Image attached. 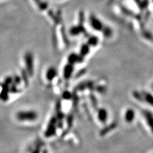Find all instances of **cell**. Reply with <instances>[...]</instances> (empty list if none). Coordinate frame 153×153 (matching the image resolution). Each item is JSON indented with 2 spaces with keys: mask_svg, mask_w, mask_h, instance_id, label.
<instances>
[{
  "mask_svg": "<svg viewBox=\"0 0 153 153\" xmlns=\"http://www.w3.org/2000/svg\"><path fill=\"white\" fill-rule=\"evenodd\" d=\"M107 112L105 109H100L98 112V118L102 122H105L107 118Z\"/></svg>",
  "mask_w": 153,
  "mask_h": 153,
  "instance_id": "3957f363",
  "label": "cell"
},
{
  "mask_svg": "<svg viewBox=\"0 0 153 153\" xmlns=\"http://www.w3.org/2000/svg\"><path fill=\"white\" fill-rule=\"evenodd\" d=\"M135 118V112L132 109H128L125 113V119L128 123H131L134 120Z\"/></svg>",
  "mask_w": 153,
  "mask_h": 153,
  "instance_id": "7a4b0ae2",
  "label": "cell"
},
{
  "mask_svg": "<svg viewBox=\"0 0 153 153\" xmlns=\"http://www.w3.org/2000/svg\"><path fill=\"white\" fill-rule=\"evenodd\" d=\"M146 100L147 103H149L150 105L153 106V97L151 94H146Z\"/></svg>",
  "mask_w": 153,
  "mask_h": 153,
  "instance_id": "277c9868",
  "label": "cell"
},
{
  "mask_svg": "<svg viewBox=\"0 0 153 153\" xmlns=\"http://www.w3.org/2000/svg\"><path fill=\"white\" fill-rule=\"evenodd\" d=\"M143 115L146 120L147 121V123L149 126L150 127L151 131L153 132V115L149 111H144L143 112Z\"/></svg>",
  "mask_w": 153,
  "mask_h": 153,
  "instance_id": "6da1fadb",
  "label": "cell"
}]
</instances>
